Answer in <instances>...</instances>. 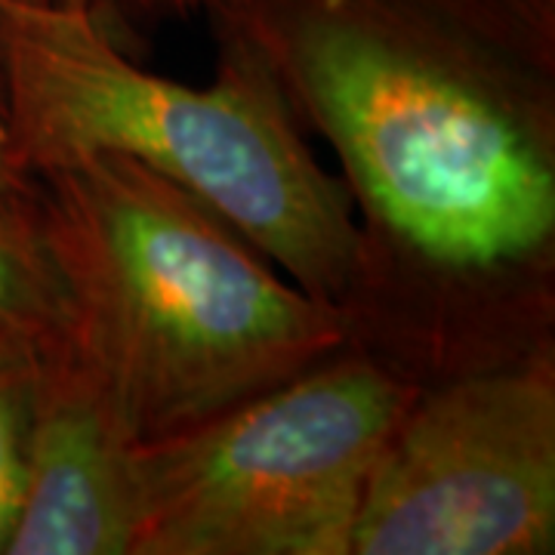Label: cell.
I'll use <instances>...</instances> for the list:
<instances>
[{"label": "cell", "instance_id": "obj_5", "mask_svg": "<svg viewBox=\"0 0 555 555\" xmlns=\"http://www.w3.org/2000/svg\"><path fill=\"white\" fill-rule=\"evenodd\" d=\"M555 550V346L426 383L361 496L349 555Z\"/></svg>", "mask_w": 555, "mask_h": 555}, {"label": "cell", "instance_id": "obj_3", "mask_svg": "<svg viewBox=\"0 0 555 555\" xmlns=\"http://www.w3.org/2000/svg\"><path fill=\"white\" fill-rule=\"evenodd\" d=\"M214 35V78L185 83L145 68L90 0H0L16 164L31 179L83 152L137 160L339 312L358 262L349 192L321 167L257 53L225 28Z\"/></svg>", "mask_w": 555, "mask_h": 555}, {"label": "cell", "instance_id": "obj_4", "mask_svg": "<svg viewBox=\"0 0 555 555\" xmlns=\"http://www.w3.org/2000/svg\"><path fill=\"white\" fill-rule=\"evenodd\" d=\"M416 389L346 343L198 426L142 441L133 555H349L371 469Z\"/></svg>", "mask_w": 555, "mask_h": 555}, {"label": "cell", "instance_id": "obj_10", "mask_svg": "<svg viewBox=\"0 0 555 555\" xmlns=\"http://www.w3.org/2000/svg\"><path fill=\"white\" fill-rule=\"evenodd\" d=\"M31 195V179L25 177L13 155L10 127H7V108L0 96V201H25Z\"/></svg>", "mask_w": 555, "mask_h": 555}, {"label": "cell", "instance_id": "obj_1", "mask_svg": "<svg viewBox=\"0 0 555 555\" xmlns=\"http://www.w3.org/2000/svg\"><path fill=\"white\" fill-rule=\"evenodd\" d=\"M337 158L346 343L420 386L555 346V0H229Z\"/></svg>", "mask_w": 555, "mask_h": 555}, {"label": "cell", "instance_id": "obj_6", "mask_svg": "<svg viewBox=\"0 0 555 555\" xmlns=\"http://www.w3.org/2000/svg\"><path fill=\"white\" fill-rule=\"evenodd\" d=\"M137 441L60 343L38 349L7 555H133Z\"/></svg>", "mask_w": 555, "mask_h": 555}, {"label": "cell", "instance_id": "obj_2", "mask_svg": "<svg viewBox=\"0 0 555 555\" xmlns=\"http://www.w3.org/2000/svg\"><path fill=\"white\" fill-rule=\"evenodd\" d=\"M65 356L137 444L177 436L346 346L337 306L137 160L83 152L31 173Z\"/></svg>", "mask_w": 555, "mask_h": 555}, {"label": "cell", "instance_id": "obj_7", "mask_svg": "<svg viewBox=\"0 0 555 555\" xmlns=\"http://www.w3.org/2000/svg\"><path fill=\"white\" fill-rule=\"evenodd\" d=\"M62 334V294L31 204L0 201V339L43 349Z\"/></svg>", "mask_w": 555, "mask_h": 555}, {"label": "cell", "instance_id": "obj_9", "mask_svg": "<svg viewBox=\"0 0 555 555\" xmlns=\"http://www.w3.org/2000/svg\"><path fill=\"white\" fill-rule=\"evenodd\" d=\"M102 13L120 38L130 25H158L170 20H189V16H214L229 0H90Z\"/></svg>", "mask_w": 555, "mask_h": 555}, {"label": "cell", "instance_id": "obj_8", "mask_svg": "<svg viewBox=\"0 0 555 555\" xmlns=\"http://www.w3.org/2000/svg\"><path fill=\"white\" fill-rule=\"evenodd\" d=\"M35 358L38 349H28L13 339H0V555H7V543L20 509L22 456H25V429L31 411Z\"/></svg>", "mask_w": 555, "mask_h": 555}]
</instances>
